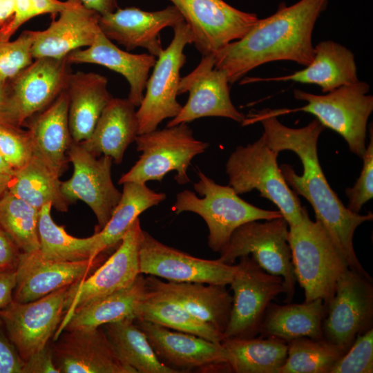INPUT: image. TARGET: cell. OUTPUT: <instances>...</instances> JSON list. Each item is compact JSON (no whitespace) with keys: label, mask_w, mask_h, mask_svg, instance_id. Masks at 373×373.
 <instances>
[{"label":"cell","mask_w":373,"mask_h":373,"mask_svg":"<svg viewBox=\"0 0 373 373\" xmlns=\"http://www.w3.org/2000/svg\"><path fill=\"white\" fill-rule=\"evenodd\" d=\"M260 122L262 136L277 154L291 151L300 160L303 171L299 175L289 164L280 169L289 186L304 197L312 205L316 220L321 222L349 269L371 278L358 259L353 244L354 234L363 222L371 221L373 214L361 215L344 206L330 187L318 157V140L325 127L314 119L307 126L294 128L280 123L268 109L253 112L242 123V126Z\"/></svg>","instance_id":"6da1fadb"},{"label":"cell","mask_w":373,"mask_h":373,"mask_svg":"<svg viewBox=\"0 0 373 373\" xmlns=\"http://www.w3.org/2000/svg\"><path fill=\"white\" fill-rule=\"evenodd\" d=\"M328 0H300L281 4L272 15L259 19L240 39L215 53L214 65L224 70L233 84L247 73L275 61H291L305 66L314 57L312 32Z\"/></svg>","instance_id":"7a4b0ae2"},{"label":"cell","mask_w":373,"mask_h":373,"mask_svg":"<svg viewBox=\"0 0 373 373\" xmlns=\"http://www.w3.org/2000/svg\"><path fill=\"white\" fill-rule=\"evenodd\" d=\"M193 184L201 198L189 190L176 195L172 211L176 214L192 212L201 216L208 229V246L220 252L228 244L233 232L242 224L255 220H267L282 217L279 210H265L240 198L229 185L216 183L201 171Z\"/></svg>","instance_id":"3957f363"},{"label":"cell","mask_w":373,"mask_h":373,"mask_svg":"<svg viewBox=\"0 0 373 373\" xmlns=\"http://www.w3.org/2000/svg\"><path fill=\"white\" fill-rule=\"evenodd\" d=\"M288 242L294 274L305 301L322 299L327 307L338 279L349 268L323 225L303 207L300 223L289 226Z\"/></svg>","instance_id":"277c9868"},{"label":"cell","mask_w":373,"mask_h":373,"mask_svg":"<svg viewBox=\"0 0 373 373\" xmlns=\"http://www.w3.org/2000/svg\"><path fill=\"white\" fill-rule=\"evenodd\" d=\"M278 155L262 136L247 146H237L225 164L229 185L238 195L258 191L261 197L278 207L289 226L296 225L302 220L303 207L283 176Z\"/></svg>","instance_id":"5b68a950"},{"label":"cell","mask_w":373,"mask_h":373,"mask_svg":"<svg viewBox=\"0 0 373 373\" xmlns=\"http://www.w3.org/2000/svg\"><path fill=\"white\" fill-rule=\"evenodd\" d=\"M370 85L358 81L341 86L324 95L294 89L296 99L307 104L294 109L270 110L276 117L291 112L311 113L325 128L341 135L350 151L362 158L365 150L367 122L373 111V97L368 94Z\"/></svg>","instance_id":"8992f818"},{"label":"cell","mask_w":373,"mask_h":373,"mask_svg":"<svg viewBox=\"0 0 373 373\" xmlns=\"http://www.w3.org/2000/svg\"><path fill=\"white\" fill-rule=\"evenodd\" d=\"M136 149L139 160L123 174L118 183L161 181L170 171H176L175 180L180 184L190 181L187 174L194 157L205 152L209 144L197 140L187 123L138 135Z\"/></svg>","instance_id":"52a82bcc"},{"label":"cell","mask_w":373,"mask_h":373,"mask_svg":"<svg viewBox=\"0 0 373 373\" xmlns=\"http://www.w3.org/2000/svg\"><path fill=\"white\" fill-rule=\"evenodd\" d=\"M288 233L289 224L283 216L263 222L255 220L245 223L233 232L218 259L233 264L240 257L251 256L264 270L283 277L286 288L285 302L291 303L296 278Z\"/></svg>","instance_id":"ba28073f"},{"label":"cell","mask_w":373,"mask_h":373,"mask_svg":"<svg viewBox=\"0 0 373 373\" xmlns=\"http://www.w3.org/2000/svg\"><path fill=\"white\" fill-rule=\"evenodd\" d=\"M239 258L229 284L233 295L224 339L256 337L272 300L286 294L283 277L264 270L251 256Z\"/></svg>","instance_id":"9c48e42d"},{"label":"cell","mask_w":373,"mask_h":373,"mask_svg":"<svg viewBox=\"0 0 373 373\" xmlns=\"http://www.w3.org/2000/svg\"><path fill=\"white\" fill-rule=\"evenodd\" d=\"M173 28V38L157 57L143 99L136 111L138 135L157 129L164 119L177 116L182 107L177 100L180 72L186 59L184 49L192 44V37L184 21Z\"/></svg>","instance_id":"30bf717a"},{"label":"cell","mask_w":373,"mask_h":373,"mask_svg":"<svg viewBox=\"0 0 373 373\" xmlns=\"http://www.w3.org/2000/svg\"><path fill=\"white\" fill-rule=\"evenodd\" d=\"M69 287L30 302L12 300L0 309V319L7 334L24 361L54 338L66 314Z\"/></svg>","instance_id":"8fae6325"},{"label":"cell","mask_w":373,"mask_h":373,"mask_svg":"<svg viewBox=\"0 0 373 373\" xmlns=\"http://www.w3.org/2000/svg\"><path fill=\"white\" fill-rule=\"evenodd\" d=\"M188 25L192 43L202 56L214 55L241 39L257 22L254 13L238 10L223 0H169Z\"/></svg>","instance_id":"7c38bea8"},{"label":"cell","mask_w":373,"mask_h":373,"mask_svg":"<svg viewBox=\"0 0 373 373\" xmlns=\"http://www.w3.org/2000/svg\"><path fill=\"white\" fill-rule=\"evenodd\" d=\"M372 278L348 268L326 307L323 338L347 352L358 334L372 328Z\"/></svg>","instance_id":"4fadbf2b"},{"label":"cell","mask_w":373,"mask_h":373,"mask_svg":"<svg viewBox=\"0 0 373 373\" xmlns=\"http://www.w3.org/2000/svg\"><path fill=\"white\" fill-rule=\"evenodd\" d=\"M142 231L137 218L114 253L88 276L69 287L61 325L76 308L128 287L141 274L139 251Z\"/></svg>","instance_id":"5bb4252c"},{"label":"cell","mask_w":373,"mask_h":373,"mask_svg":"<svg viewBox=\"0 0 373 373\" xmlns=\"http://www.w3.org/2000/svg\"><path fill=\"white\" fill-rule=\"evenodd\" d=\"M67 155L73 173L61 182L62 193L70 203L82 200L90 208L97 220L95 231H98L107 223L122 196L111 178L113 159L106 155L97 158L73 141Z\"/></svg>","instance_id":"9a60e30c"},{"label":"cell","mask_w":373,"mask_h":373,"mask_svg":"<svg viewBox=\"0 0 373 373\" xmlns=\"http://www.w3.org/2000/svg\"><path fill=\"white\" fill-rule=\"evenodd\" d=\"M140 274L176 283H200L227 286L236 265L194 257L167 246L145 231L140 245Z\"/></svg>","instance_id":"2e32d148"},{"label":"cell","mask_w":373,"mask_h":373,"mask_svg":"<svg viewBox=\"0 0 373 373\" xmlns=\"http://www.w3.org/2000/svg\"><path fill=\"white\" fill-rule=\"evenodd\" d=\"M136 324L145 334L158 358L178 372H231L228 357L221 343L140 319Z\"/></svg>","instance_id":"e0dca14e"},{"label":"cell","mask_w":373,"mask_h":373,"mask_svg":"<svg viewBox=\"0 0 373 373\" xmlns=\"http://www.w3.org/2000/svg\"><path fill=\"white\" fill-rule=\"evenodd\" d=\"M229 85L227 73L215 67L213 55L202 56L193 70L180 77L178 95L189 92V98L166 126L204 117H221L242 123L246 116L233 104Z\"/></svg>","instance_id":"ac0fdd59"},{"label":"cell","mask_w":373,"mask_h":373,"mask_svg":"<svg viewBox=\"0 0 373 373\" xmlns=\"http://www.w3.org/2000/svg\"><path fill=\"white\" fill-rule=\"evenodd\" d=\"M54 341L59 373H136L118 355L102 326L63 330Z\"/></svg>","instance_id":"d6986e66"},{"label":"cell","mask_w":373,"mask_h":373,"mask_svg":"<svg viewBox=\"0 0 373 373\" xmlns=\"http://www.w3.org/2000/svg\"><path fill=\"white\" fill-rule=\"evenodd\" d=\"M66 57H41L10 80L18 124L52 104L66 89L72 73Z\"/></svg>","instance_id":"ffe728a7"},{"label":"cell","mask_w":373,"mask_h":373,"mask_svg":"<svg viewBox=\"0 0 373 373\" xmlns=\"http://www.w3.org/2000/svg\"><path fill=\"white\" fill-rule=\"evenodd\" d=\"M182 15L173 5L153 12L138 8H117L101 15L99 28L110 40L127 50L142 48L155 57L163 50L160 32L183 21Z\"/></svg>","instance_id":"44dd1931"},{"label":"cell","mask_w":373,"mask_h":373,"mask_svg":"<svg viewBox=\"0 0 373 373\" xmlns=\"http://www.w3.org/2000/svg\"><path fill=\"white\" fill-rule=\"evenodd\" d=\"M101 259L61 262L45 259L39 251L22 253L15 270L13 301H32L69 287L88 276Z\"/></svg>","instance_id":"7402d4cb"},{"label":"cell","mask_w":373,"mask_h":373,"mask_svg":"<svg viewBox=\"0 0 373 373\" xmlns=\"http://www.w3.org/2000/svg\"><path fill=\"white\" fill-rule=\"evenodd\" d=\"M68 6L53 19L49 26L33 31L34 59H62L71 52L90 46L101 31V15L84 6L80 0H68Z\"/></svg>","instance_id":"603a6c76"},{"label":"cell","mask_w":373,"mask_h":373,"mask_svg":"<svg viewBox=\"0 0 373 373\" xmlns=\"http://www.w3.org/2000/svg\"><path fill=\"white\" fill-rule=\"evenodd\" d=\"M68 109V98L65 90L47 108L25 122L28 124L33 155L59 177L66 168L67 152L73 141Z\"/></svg>","instance_id":"cb8c5ba5"},{"label":"cell","mask_w":373,"mask_h":373,"mask_svg":"<svg viewBox=\"0 0 373 373\" xmlns=\"http://www.w3.org/2000/svg\"><path fill=\"white\" fill-rule=\"evenodd\" d=\"M66 59L70 64L100 65L122 75L129 84L127 98L136 107L143 99L149 72L156 61L149 53L132 54L120 49L102 31L90 46L71 52Z\"/></svg>","instance_id":"d4e9b609"},{"label":"cell","mask_w":373,"mask_h":373,"mask_svg":"<svg viewBox=\"0 0 373 373\" xmlns=\"http://www.w3.org/2000/svg\"><path fill=\"white\" fill-rule=\"evenodd\" d=\"M148 286L182 305L191 315L222 334L227 326L233 297L226 286L200 283L164 282L146 277Z\"/></svg>","instance_id":"484cf974"},{"label":"cell","mask_w":373,"mask_h":373,"mask_svg":"<svg viewBox=\"0 0 373 373\" xmlns=\"http://www.w3.org/2000/svg\"><path fill=\"white\" fill-rule=\"evenodd\" d=\"M294 81L319 86L323 93L359 81L353 52L334 41H320L314 47V57L305 68L291 75L276 77H252L241 82Z\"/></svg>","instance_id":"4316f807"},{"label":"cell","mask_w":373,"mask_h":373,"mask_svg":"<svg viewBox=\"0 0 373 373\" xmlns=\"http://www.w3.org/2000/svg\"><path fill=\"white\" fill-rule=\"evenodd\" d=\"M68 124L73 142L90 137L105 107L113 97L108 90L107 78L99 73H71L66 87Z\"/></svg>","instance_id":"83f0119b"},{"label":"cell","mask_w":373,"mask_h":373,"mask_svg":"<svg viewBox=\"0 0 373 373\" xmlns=\"http://www.w3.org/2000/svg\"><path fill=\"white\" fill-rule=\"evenodd\" d=\"M135 107L128 98L113 97L90 137L79 144L97 156H108L120 164L126 149L138 135Z\"/></svg>","instance_id":"f1b7e54d"},{"label":"cell","mask_w":373,"mask_h":373,"mask_svg":"<svg viewBox=\"0 0 373 373\" xmlns=\"http://www.w3.org/2000/svg\"><path fill=\"white\" fill-rule=\"evenodd\" d=\"M149 289L146 278L141 274L128 287L76 308L59 327L53 341L63 330L96 327L125 318L136 319Z\"/></svg>","instance_id":"f546056e"},{"label":"cell","mask_w":373,"mask_h":373,"mask_svg":"<svg viewBox=\"0 0 373 373\" xmlns=\"http://www.w3.org/2000/svg\"><path fill=\"white\" fill-rule=\"evenodd\" d=\"M325 314L326 306L320 298L303 303H271L261 323L259 334L286 343L300 337L323 338Z\"/></svg>","instance_id":"4dcf8cb0"},{"label":"cell","mask_w":373,"mask_h":373,"mask_svg":"<svg viewBox=\"0 0 373 373\" xmlns=\"http://www.w3.org/2000/svg\"><path fill=\"white\" fill-rule=\"evenodd\" d=\"M166 194L149 189L146 184L125 182L121 198L112 215L99 231H95L97 239L93 250V260L101 254L119 245L124 235L139 216L148 209L159 204L166 199Z\"/></svg>","instance_id":"1f68e13d"},{"label":"cell","mask_w":373,"mask_h":373,"mask_svg":"<svg viewBox=\"0 0 373 373\" xmlns=\"http://www.w3.org/2000/svg\"><path fill=\"white\" fill-rule=\"evenodd\" d=\"M231 372L278 373L287 356L286 342L273 337L223 339Z\"/></svg>","instance_id":"d6a6232c"},{"label":"cell","mask_w":373,"mask_h":373,"mask_svg":"<svg viewBox=\"0 0 373 373\" xmlns=\"http://www.w3.org/2000/svg\"><path fill=\"white\" fill-rule=\"evenodd\" d=\"M8 191L39 210L50 204L57 211L66 212L70 204L62 193L59 177L35 155L15 171Z\"/></svg>","instance_id":"836d02e7"},{"label":"cell","mask_w":373,"mask_h":373,"mask_svg":"<svg viewBox=\"0 0 373 373\" xmlns=\"http://www.w3.org/2000/svg\"><path fill=\"white\" fill-rule=\"evenodd\" d=\"M102 327L118 355L136 373H178L158 358L135 319L125 318Z\"/></svg>","instance_id":"e575fe53"},{"label":"cell","mask_w":373,"mask_h":373,"mask_svg":"<svg viewBox=\"0 0 373 373\" xmlns=\"http://www.w3.org/2000/svg\"><path fill=\"white\" fill-rule=\"evenodd\" d=\"M149 289L139 307L136 319L194 334L216 343H221L223 341L222 334L217 329L191 315L171 298L149 287Z\"/></svg>","instance_id":"d590c367"},{"label":"cell","mask_w":373,"mask_h":373,"mask_svg":"<svg viewBox=\"0 0 373 373\" xmlns=\"http://www.w3.org/2000/svg\"><path fill=\"white\" fill-rule=\"evenodd\" d=\"M52 207L50 204H46L39 210V251L41 256L47 260L61 262L93 260L91 256L97 239L96 233L83 238L69 235L63 226L57 224L52 220L50 215Z\"/></svg>","instance_id":"8d00e7d4"},{"label":"cell","mask_w":373,"mask_h":373,"mask_svg":"<svg viewBox=\"0 0 373 373\" xmlns=\"http://www.w3.org/2000/svg\"><path fill=\"white\" fill-rule=\"evenodd\" d=\"M287 356L278 373H330L346 351L324 338L300 337L287 343Z\"/></svg>","instance_id":"74e56055"},{"label":"cell","mask_w":373,"mask_h":373,"mask_svg":"<svg viewBox=\"0 0 373 373\" xmlns=\"http://www.w3.org/2000/svg\"><path fill=\"white\" fill-rule=\"evenodd\" d=\"M39 210L8 191L0 199V226L22 253L39 250Z\"/></svg>","instance_id":"f35d334b"},{"label":"cell","mask_w":373,"mask_h":373,"mask_svg":"<svg viewBox=\"0 0 373 373\" xmlns=\"http://www.w3.org/2000/svg\"><path fill=\"white\" fill-rule=\"evenodd\" d=\"M33 30H25L15 40L0 37V79L10 81L34 60Z\"/></svg>","instance_id":"ab89813d"},{"label":"cell","mask_w":373,"mask_h":373,"mask_svg":"<svg viewBox=\"0 0 373 373\" xmlns=\"http://www.w3.org/2000/svg\"><path fill=\"white\" fill-rule=\"evenodd\" d=\"M373 372V327L358 334L330 373Z\"/></svg>","instance_id":"60d3db41"},{"label":"cell","mask_w":373,"mask_h":373,"mask_svg":"<svg viewBox=\"0 0 373 373\" xmlns=\"http://www.w3.org/2000/svg\"><path fill=\"white\" fill-rule=\"evenodd\" d=\"M0 153L15 171L24 166L33 155L27 130L0 124Z\"/></svg>","instance_id":"b9f144b4"},{"label":"cell","mask_w":373,"mask_h":373,"mask_svg":"<svg viewBox=\"0 0 373 373\" xmlns=\"http://www.w3.org/2000/svg\"><path fill=\"white\" fill-rule=\"evenodd\" d=\"M68 3V0H15L13 17L8 24L0 28V37L5 40L10 39L12 35L26 21L46 14L55 17Z\"/></svg>","instance_id":"7bdbcfd3"},{"label":"cell","mask_w":373,"mask_h":373,"mask_svg":"<svg viewBox=\"0 0 373 373\" xmlns=\"http://www.w3.org/2000/svg\"><path fill=\"white\" fill-rule=\"evenodd\" d=\"M370 142L362 157L363 164L355 184L345 189L349 210L358 213L362 207L373 198V131L370 128Z\"/></svg>","instance_id":"ee69618b"},{"label":"cell","mask_w":373,"mask_h":373,"mask_svg":"<svg viewBox=\"0 0 373 373\" xmlns=\"http://www.w3.org/2000/svg\"><path fill=\"white\" fill-rule=\"evenodd\" d=\"M24 364L0 319V373H23Z\"/></svg>","instance_id":"f6af8a7d"},{"label":"cell","mask_w":373,"mask_h":373,"mask_svg":"<svg viewBox=\"0 0 373 373\" xmlns=\"http://www.w3.org/2000/svg\"><path fill=\"white\" fill-rule=\"evenodd\" d=\"M23 373H59L54 362L51 347L48 345L26 361Z\"/></svg>","instance_id":"bcb514c9"},{"label":"cell","mask_w":373,"mask_h":373,"mask_svg":"<svg viewBox=\"0 0 373 373\" xmlns=\"http://www.w3.org/2000/svg\"><path fill=\"white\" fill-rule=\"evenodd\" d=\"M21 251L0 226V271L16 270Z\"/></svg>","instance_id":"7dc6e473"},{"label":"cell","mask_w":373,"mask_h":373,"mask_svg":"<svg viewBox=\"0 0 373 373\" xmlns=\"http://www.w3.org/2000/svg\"><path fill=\"white\" fill-rule=\"evenodd\" d=\"M0 124H18L9 81L0 79Z\"/></svg>","instance_id":"c3c4849f"},{"label":"cell","mask_w":373,"mask_h":373,"mask_svg":"<svg viewBox=\"0 0 373 373\" xmlns=\"http://www.w3.org/2000/svg\"><path fill=\"white\" fill-rule=\"evenodd\" d=\"M15 285V270L0 271V309L6 307L13 300Z\"/></svg>","instance_id":"681fc988"},{"label":"cell","mask_w":373,"mask_h":373,"mask_svg":"<svg viewBox=\"0 0 373 373\" xmlns=\"http://www.w3.org/2000/svg\"><path fill=\"white\" fill-rule=\"evenodd\" d=\"M89 9L95 10L101 15L112 12L117 8V0H80Z\"/></svg>","instance_id":"f907efd6"},{"label":"cell","mask_w":373,"mask_h":373,"mask_svg":"<svg viewBox=\"0 0 373 373\" xmlns=\"http://www.w3.org/2000/svg\"><path fill=\"white\" fill-rule=\"evenodd\" d=\"M15 0H0V28L8 24L14 15Z\"/></svg>","instance_id":"816d5d0a"},{"label":"cell","mask_w":373,"mask_h":373,"mask_svg":"<svg viewBox=\"0 0 373 373\" xmlns=\"http://www.w3.org/2000/svg\"><path fill=\"white\" fill-rule=\"evenodd\" d=\"M12 175L0 173V199L8 191Z\"/></svg>","instance_id":"f5cc1de1"},{"label":"cell","mask_w":373,"mask_h":373,"mask_svg":"<svg viewBox=\"0 0 373 373\" xmlns=\"http://www.w3.org/2000/svg\"><path fill=\"white\" fill-rule=\"evenodd\" d=\"M0 173L8 174L13 175L15 171L6 162L4 158L0 153Z\"/></svg>","instance_id":"db71d44e"}]
</instances>
